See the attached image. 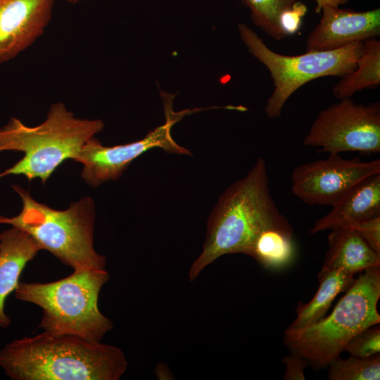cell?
I'll list each match as a JSON object with an SVG mask.
<instances>
[{
  "instance_id": "cell-1",
  "label": "cell",
  "mask_w": 380,
  "mask_h": 380,
  "mask_svg": "<svg viewBox=\"0 0 380 380\" xmlns=\"http://www.w3.org/2000/svg\"><path fill=\"white\" fill-rule=\"evenodd\" d=\"M269 189L265 160L259 158L247 175L220 196L207 222L203 250L189 270L191 281L210 264L227 254L249 255L258 236L289 224Z\"/></svg>"
},
{
  "instance_id": "cell-2",
  "label": "cell",
  "mask_w": 380,
  "mask_h": 380,
  "mask_svg": "<svg viewBox=\"0 0 380 380\" xmlns=\"http://www.w3.org/2000/svg\"><path fill=\"white\" fill-rule=\"evenodd\" d=\"M127 366L118 347L44 331L0 350V367L13 380H118Z\"/></svg>"
},
{
  "instance_id": "cell-3",
  "label": "cell",
  "mask_w": 380,
  "mask_h": 380,
  "mask_svg": "<svg viewBox=\"0 0 380 380\" xmlns=\"http://www.w3.org/2000/svg\"><path fill=\"white\" fill-rule=\"evenodd\" d=\"M104 127L101 120L75 116L62 102L53 103L46 120L30 127L13 117L0 128V153L21 151L23 157L0 173L23 175L44 184L65 160L74 159L89 139Z\"/></svg>"
},
{
  "instance_id": "cell-4",
  "label": "cell",
  "mask_w": 380,
  "mask_h": 380,
  "mask_svg": "<svg viewBox=\"0 0 380 380\" xmlns=\"http://www.w3.org/2000/svg\"><path fill=\"white\" fill-rule=\"evenodd\" d=\"M109 279L106 269L74 270L55 281H20L14 293L17 299L42 309L39 327L44 332L101 341L113 327L98 305L100 291Z\"/></svg>"
},
{
  "instance_id": "cell-5",
  "label": "cell",
  "mask_w": 380,
  "mask_h": 380,
  "mask_svg": "<svg viewBox=\"0 0 380 380\" xmlns=\"http://www.w3.org/2000/svg\"><path fill=\"white\" fill-rule=\"evenodd\" d=\"M13 189L22 200L20 213L14 217L0 215V224H7L28 233L41 250L50 252L73 270H105L106 258L94 247L95 205L91 197L56 210L34 200L19 185Z\"/></svg>"
},
{
  "instance_id": "cell-6",
  "label": "cell",
  "mask_w": 380,
  "mask_h": 380,
  "mask_svg": "<svg viewBox=\"0 0 380 380\" xmlns=\"http://www.w3.org/2000/svg\"><path fill=\"white\" fill-rule=\"evenodd\" d=\"M380 266L367 269L355 279L331 314L306 327L284 332V342L316 368L329 363L344 351L358 333L379 324Z\"/></svg>"
},
{
  "instance_id": "cell-7",
  "label": "cell",
  "mask_w": 380,
  "mask_h": 380,
  "mask_svg": "<svg viewBox=\"0 0 380 380\" xmlns=\"http://www.w3.org/2000/svg\"><path fill=\"white\" fill-rule=\"evenodd\" d=\"M239 36L249 53L268 70L274 90L265 112L270 119L279 118L290 96L306 83L323 77H343L353 71L363 42L330 51H311L288 56L274 52L245 23L238 25Z\"/></svg>"
},
{
  "instance_id": "cell-8",
  "label": "cell",
  "mask_w": 380,
  "mask_h": 380,
  "mask_svg": "<svg viewBox=\"0 0 380 380\" xmlns=\"http://www.w3.org/2000/svg\"><path fill=\"white\" fill-rule=\"evenodd\" d=\"M340 100L319 111L303 145L329 154L379 153V103L363 105L355 103L351 97Z\"/></svg>"
},
{
  "instance_id": "cell-9",
  "label": "cell",
  "mask_w": 380,
  "mask_h": 380,
  "mask_svg": "<svg viewBox=\"0 0 380 380\" xmlns=\"http://www.w3.org/2000/svg\"><path fill=\"white\" fill-rule=\"evenodd\" d=\"M163 99L165 122L143 139L114 146H103L94 137L87 141L73 159L83 165L81 177L87 184L96 187L103 182L118 179L134 160L152 148H159L175 154L191 155L189 149L175 142L171 129L184 116L202 109L175 113L172 110V99Z\"/></svg>"
},
{
  "instance_id": "cell-10",
  "label": "cell",
  "mask_w": 380,
  "mask_h": 380,
  "mask_svg": "<svg viewBox=\"0 0 380 380\" xmlns=\"http://www.w3.org/2000/svg\"><path fill=\"white\" fill-rule=\"evenodd\" d=\"M380 174V160L362 161L329 154L296 166L291 176L292 193L308 205H334L355 186Z\"/></svg>"
},
{
  "instance_id": "cell-11",
  "label": "cell",
  "mask_w": 380,
  "mask_h": 380,
  "mask_svg": "<svg viewBox=\"0 0 380 380\" xmlns=\"http://www.w3.org/2000/svg\"><path fill=\"white\" fill-rule=\"evenodd\" d=\"M55 0H0V65L15 58L44 32Z\"/></svg>"
},
{
  "instance_id": "cell-12",
  "label": "cell",
  "mask_w": 380,
  "mask_h": 380,
  "mask_svg": "<svg viewBox=\"0 0 380 380\" xmlns=\"http://www.w3.org/2000/svg\"><path fill=\"white\" fill-rule=\"evenodd\" d=\"M306 40V51H330L380 35V9L354 11L324 6Z\"/></svg>"
},
{
  "instance_id": "cell-13",
  "label": "cell",
  "mask_w": 380,
  "mask_h": 380,
  "mask_svg": "<svg viewBox=\"0 0 380 380\" xmlns=\"http://www.w3.org/2000/svg\"><path fill=\"white\" fill-rule=\"evenodd\" d=\"M380 216V174L369 177L355 186L310 229L315 234L338 227H350Z\"/></svg>"
},
{
  "instance_id": "cell-14",
  "label": "cell",
  "mask_w": 380,
  "mask_h": 380,
  "mask_svg": "<svg viewBox=\"0 0 380 380\" xmlns=\"http://www.w3.org/2000/svg\"><path fill=\"white\" fill-rule=\"evenodd\" d=\"M39 251L34 239L20 228L12 227L0 233V327L10 326L11 319L4 310L5 300L17 288L27 262Z\"/></svg>"
},
{
  "instance_id": "cell-15",
  "label": "cell",
  "mask_w": 380,
  "mask_h": 380,
  "mask_svg": "<svg viewBox=\"0 0 380 380\" xmlns=\"http://www.w3.org/2000/svg\"><path fill=\"white\" fill-rule=\"evenodd\" d=\"M331 230L329 249L319 272L338 270L354 276L380 266V253L374 251L355 230L349 227Z\"/></svg>"
},
{
  "instance_id": "cell-16",
  "label": "cell",
  "mask_w": 380,
  "mask_h": 380,
  "mask_svg": "<svg viewBox=\"0 0 380 380\" xmlns=\"http://www.w3.org/2000/svg\"><path fill=\"white\" fill-rule=\"evenodd\" d=\"M318 280L319 286L315 296L308 303L298 305L296 317L289 328L304 327L324 317L334 298L348 289L355 279L343 271L333 270L319 272Z\"/></svg>"
},
{
  "instance_id": "cell-17",
  "label": "cell",
  "mask_w": 380,
  "mask_h": 380,
  "mask_svg": "<svg viewBox=\"0 0 380 380\" xmlns=\"http://www.w3.org/2000/svg\"><path fill=\"white\" fill-rule=\"evenodd\" d=\"M380 84V41L376 38L363 42L362 51L355 69L332 89L334 96L342 99L351 97L357 91L375 88Z\"/></svg>"
},
{
  "instance_id": "cell-18",
  "label": "cell",
  "mask_w": 380,
  "mask_h": 380,
  "mask_svg": "<svg viewBox=\"0 0 380 380\" xmlns=\"http://www.w3.org/2000/svg\"><path fill=\"white\" fill-rule=\"evenodd\" d=\"M294 253L293 228L289 224L261 233L254 242L249 255L266 269L278 270L292 262Z\"/></svg>"
},
{
  "instance_id": "cell-19",
  "label": "cell",
  "mask_w": 380,
  "mask_h": 380,
  "mask_svg": "<svg viewBox=\"0 0 380 380\" xmlns=\"http://www.w3.org/2000/svg\"><path fill=\"white\" fill-rule=\"evenodd\" d=\"M251 12L254 25L275 40L287 37L281 26V16L303 0H241Z\"/></svg>"
},
{
  "instance_id": "cell-20",
  "label": "cell",
  "mask_w": 380,
  "mask_h": 380,
  "mask_svg": "<svg viewBox=\"0 0 380 380\" xmlns=\"http://www.w3.org/2000/svg\"><path fill=\"white\" fill-rule=\"evenodd\" d=\"M329 380H379L380 355L368 357L350 356L347 359L339 356L328 365Z\"/></svg>"
},
{
  "instance_id": "cell-21",
  "label": "cell",
  "mask_w": 380,
  "mask_h": 380,
  "mask_svg": "<svg viewBox=\"0 0 380 380\" xmlns=\"http://www.w3.org/2000/svg\"><path fill=\"white\" fill-rule=\"evenodd\" d=\"M344 351L356 357H368L379 354V324L372 325L356 334L348 343Z\"/></svg>"
},
{
  "instance_id": "cell-22",
  "label": "cell",
  "mask_w": 380,
  "mask_h": 380,
  "mask_svg": "<svg viewBox=\"0 0 380 380\" xmlns=\"http://www.w3.org/2000/svg\"><path fill=\"white\" fill-rule=\"evenodd\" d=\"M376 253H380V216L350 226Z\"/></svg>"
},
{
  "instance_id": "cell-23",
  "label": "cell",
  "mask_w": 380,
  "mask_h": 380,
  "mask_svg": "<svg viewBox=\"0 0 380 380\" xmlns=\"http://www.w3.org/2000/svg\"><path fill=\"white\" fill-rule=\"evenodd\" d=\"M307 11L306 6L298 1L292 8L284 12L281 16V26L286 36L297 32L301 25L302 18Z\"/></svg>"
},
{
  "instance_id": "cell-24",
  "label": "cell",
  "mask_w": 380,
  "mask_h": 380,
  "mask_svg": "<svg viewBox=\"0 0 380 380\" xmlns=\"http://www.w3.org/2000/svg\"><path fill=\"white\" fill-rule=\"evenodd\" d=\"M282 362L285 365L284 379L285 380H304L305 379L304 370L309 365V362L303 357L292 353L286 355Z\"/></svg>"
},
{
  "instance_id": "cell-25",
  "label": "cell",
  "mask_w": 380,
  "mask_h": 380,
  "mask_svg": "<svg viewBox=\"0 0 380 380\" xmlns=\"http://www.w3.org/2000/svg\"><path fill=\"white\" fill-rule=\"evenodd\" d=\"M350 0H315L316 6L315 11L317 13H319L322 7L324 6H331L334 7H339L346 4Z\"/></svg>"
},
{
  "instance_id": "cell-26",
  "label": "cell",
  "mask_w": 380,
  "mask_h": 380,
  "mask_svg": "<svg viewBox=\"0 0 380 380\" xmlns=\"http://www.w3.org/2000/svg\"><path fill=\"white\" fill-rule=\"evenodd\" d=\"M69 4H77L78 2L82 1V0H65Z\"/></svg>"
}]
</instances>
